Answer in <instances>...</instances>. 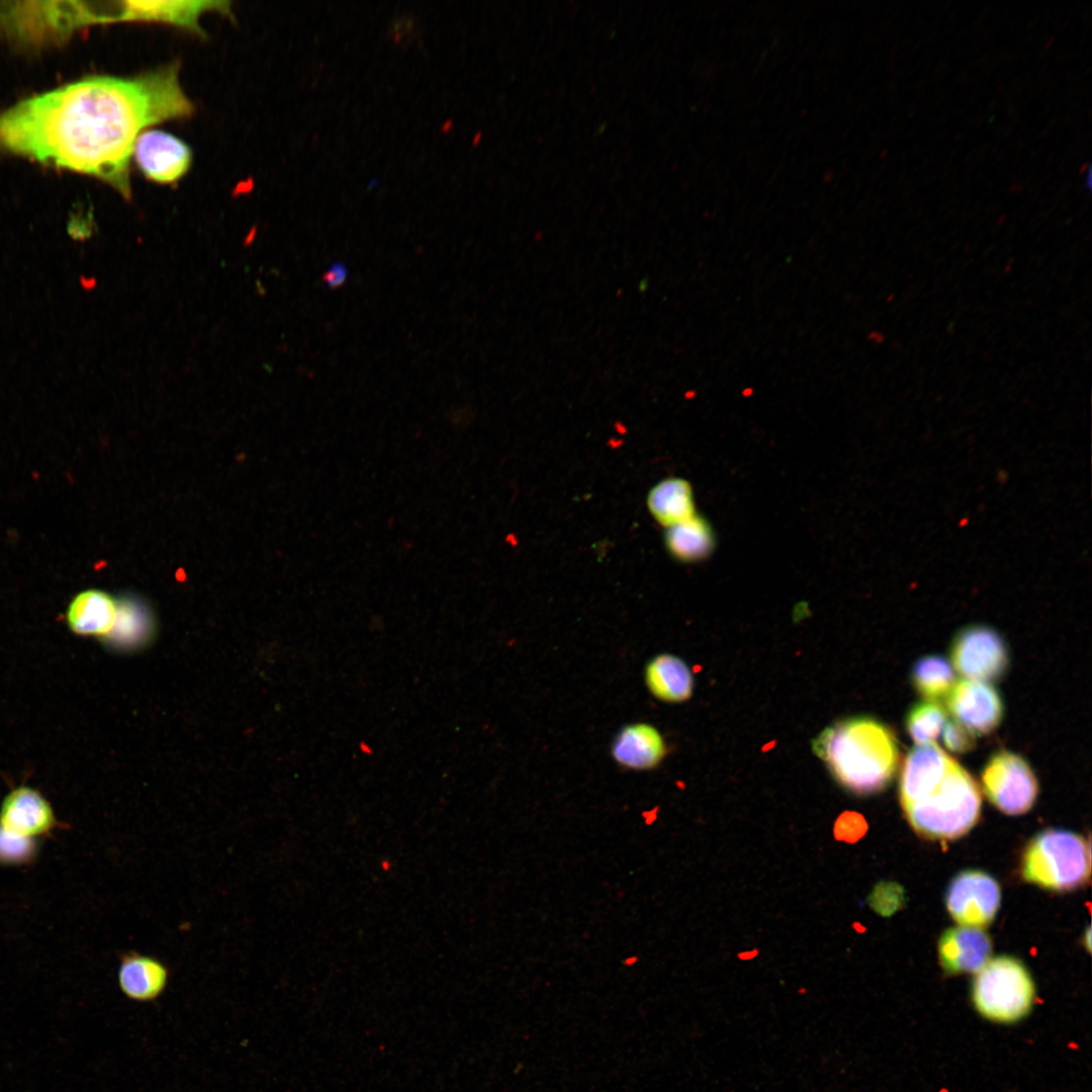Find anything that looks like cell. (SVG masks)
Segmentation results:
<instances>
[{
	"mask_svg": "<svg viewBox=\"0 0 1092 1092\" xmlns=\"http://www.w3.org/2000/svg\"><path fill=\"white\" fill-rule=\"evenodd\" d=\"M192 112L177 65L133 78L93 77L0 114V146L93 175L130 199L129 161L143 129Z\"/></svg>",
	"mask_w": 1092,
	"mask_h": 1092,
	"instance_id": "6da1fadb",
	"label": "cell"
},
{
	"mask_svg": "<svg viewBox=\"0 0 1092 1092\" xmlns=\"http://www.w3.org/2000/svg\"><path fill=\"white\" fill-rule=\"evenodd\" d=\"M834 780L856 795L885 790L900 763L894 731L868 716L846 718L826 727L812 742Z\"/></svg>",
	"mask_w": 1092,
	"mask_h": 1092,
	"instance_id": "7a4b0ae2",
	"label": "cell"
},
{
	"mask_svg": "<svg viewBox=\"0 0 1092 1092\" xmlns=\"http://www.w3.org/2000/svg\"><path fill=\"white\" fill-rule=\"evenodd\" d=\"M981 806L977 782L953 759L932 792L903 810L909 824L920 835L952 840L965 835L977 823Z\"/></svg>",
	"mask_w": 1092,
	"mask_h": 1092,
	"instance_id": "3957f363",
	"label": "cell"
},
{
	"mask_svg": "<svg viewBox=\"0 0 1092 1092\" xmlns=\"http://www.w3.org/2000/svg\"><path fill=\"white\" fill-rule=\"evenodd\" d=\"M1025 881L1052 891L1081 887L1090 876V847L1079 834L1048 829L1027 845L1021 862Z\"/></svg>",
	"mask_w": 1092,
	"mask_h": 1092,
	"instance_id": "277c9868",
	"label": "cell"
},
{
	"mask_svg": "<svg viewBox=\"0 0 1092 1092\" xmlns=\"http://www.w3.org/2000/svg\"><path fill=\"white\" fill-rule=\"evenodd\" d=\"M972 1002L985 1019L1013 1024L1024 1019L1035 1001L1034 982L1017 959L997 957L977 972L972 984Z\"/></svg>",
	"mask_w": 1092,
	"mask_h": 1092,
	"instance_id": "5b68a950",
	"label": "cell"
},
{
	"mask_svg": "<svg viewBox=\"0 0 1092 1092\" xmlns=\"http://www.w3.org/2000/svg\"><path fill=\"white\" fill-rule=\"evenodd\" d=\"M981 783L989 801L1008 815L1027 812L1038 794V783L1029 763L1005 749L989 757L981 772Z\"/></svg>",
	"mask_w": 1092,
	"mask_h": 1092,
	"instance_id": "8992f818",
	"label": "cell"
},
{
	"mask_svg": "<svg viewBox=\"0 0 1092 1092\" xmlns=\"http://www.w3.org/2000/svg\"><path fill=\"white\" fill-rule=\"evenodd\" d=\"M949 651L953 667L972 680H998L1009 665L1005 640L995 629L986 625L964 627L956 634Z\"/></svg>",
	"mask_w": 1092,
	"mask_h": 1092,
	"instance_id": "52a82bcc",
	"label": "cell"
},
{
	"mask_svg": "<svg viewBox=\"0 0 1092 1092\" xmlns=\"http://www.w3.org/2000/svg\"><path fill=\"white\" fill-rule=\"evenodd\" d=\"M945 898L947 911L959 924L981 928L993 921L1001 893L990 875L969 870L952 879Z\"/></svg>",
	"mask_w": 1092,
	"mask_h": 1092,
	"instance_id": "ba28073f",
	"label": "cell"
},
{
	"mask_svg": "<svg viewBox=\"0 0 1092 1092\" xmlns=\"http://www.w3.org/2000/svg\"><path fill=\"white\" fill-rule=\"evenodd\" d=\"M132 156L141 172L158 183H173L183 177L191 164V151L180 139L163 130L143 131Z\"/></svg>",
	"mask_w": 1092,
	"mask_h": 1092,
	"instance_id": "9c48e42d",
	"label": "cell"
},
{
	"mask_svg": "<svg viewBox=\"0 0 1092 1092\" xmlns=\"http://www.w3.org/2000/svg\"><path fill=\"white\" fill-rule=\"evenodd\" d=\"M946 698L954 719L975 735L993 732L1002 721V699L989 682L962 679L953 685Z\"/></svg>",
	"mask_w": 1092,
	"mask_h": 1092,
	"instance_id": "30bf717a",
	"label": "cell"
},
{
	"mask_svg": "<svg viewBox=\"0 0 1092 1092\" xmlns=\"http://www.w3.org/2000/svg\"><path fill=\"white\" fill-rule=\"evenodd\" d=\"M57 825L52 806L33 788L13 789L0 806V827L9 833L35 839L49 834Z\"/></svg>",
	"mask_w": 1092,
	"mask_h": 1092,
	"instance_id": "8fae6325",
	"label": "cell"
},
{
	"mask_svg": "<svg viewBox=\"0 0 1092 1092\" xmlns=\"http://www.w3.org/2000/svg\"><path fill=\"white\" fill-rule=\"evenodd\" d=\"M953 758L934 743L917 744L907 753L900 772L902 808L929 795L941 782Z\"/></svg>",
	"mask_w": 1092,
	"mask_h": 1092,
	"instance_id": "7c38bea8",
	"label": "cell"
},
{
	"mask_svg": "<svg viewBox=\"0 0 1092 1092\" xmlns=\"http://www.w3.org/2000/svg\"><path fill=\"white\" fill-rule=\"evenodd\" d=\"M116 602L114 625L101 641L107 648L118 652H133L149 646L157 631L152 608L144 599L132 594L122 595L116 598Z\"/></svg>",
	"mask_w": 1092,
	"mask_h": 1092,
	"instance_id": "4fadbf2b",
	"label": "cell"
},
{
	"mask_svg": "<svg viewBox=\"0 0 1092 1092\" xmlns=\"http://www.w3.org/2000/svg\"><path fill=\"white\" fill-rule=\"evenodd\" d=\"M991 951L990 936L976 927H951L938 941L939 963L951 975L979 972L989 961Z\"/></svg>",
	"mask_w": 1092,
	"mask_h": 1092,
	"instance_id": "5bb4252c",
	"label": "cell"
},
{
	"mask_svg": "<svg viewBox=\"0 0 1092 1092\" xmlns=\"http://www.w3.org/2000/svg\"><path fill=\"white\" fill-rule=\"evenodd\" d=\"M614 760L624 768L648 770L656 767L666 754L660 732L651 724L635 722L624 726L611 746Z\"/></svg>",
	"mask_w": 1092,
	"mask_h": 1092,
	"instance_id": "9a60e30c",
	"label": "cell"
},
{
	"mask_svg": "<svg viewBox=\"0 0 1092 1092\" xmlns=\"http://www.w3.org/2000/svg\"><path fill=\"white\" fill-rule=\"evenodd\" d=\"M168 982L169 970L158 959L136 951L120 958L117 984L127 999L140 1003L155 1001L164 993Z\"/></svg>",
	"mask_w": 1092,
	"mask_h": 1092,
	"instance_id": "2e32d148",
	"label": "cell"
},
{
	"mask_svg": "<svg viewBox=\"0 0 1092 1092\" xmlns=\"http://www.w3.org/2000/svg\"><path fill=\"white\" fill-rule=\"evenodd\" d=\"M116 612L117 602L111 595L100 589H86L70 602L66 623L76 635L102 640L111 631Z\"/></svg>",
	"mask_w": 1092,
	"mask_h": 1092,
	"instance_id": "e0dca14e",
	"label": "cell"
},
{
	"mask_svg": "<svg viewBox=\"0 0 1092 1092\" xmlns=\"http://www.w3.org/2000/svg\"><path fill=\"white\" fill-rule=\"evenodd\" d=\"M644 681L650 694L665 703L686 702L694 690L692 670L681 658L669 653L658 654L648 661Z\"/></svg>",
	"mask_w": 1092,
	"mask_h": 1092,
	"instance_id": "ac0fdd59",
	"label": "cell"
},
{
	"mask_svg": "<svg viewBox=\"0 0 1092 1092\" xmlns=\"http://www.w3.org/2000/svg\"><path fill=\"white\" fill-rule=\"evenodd\" d=\"M663 541L670 557L681 563L704 561L713 554L717 544L712 524L699 514L666 528Z\"/></svg>",
	"mask_w": 1092,
	"mask_h": 1092,
	"instance_id": "d6986e66",
	"label": "cell"
},
{
	"mask_svg": "<svg viewBox=\"0 0 1092 1092\" xmlns=\"http://www.w3.org/2000/svg\"><path fill=\"white\" fill-rule=\"evenodd\" d=\"M646 504L653 519L665 529L698 514L692 484L677 476L666 477L654 484L648 491Z\"/></svg>",
	"mask_w": 1092,
	"mask_h": 1092,
	"instance_id": "ffe728a7",
	"label": "cell"
},
{
	"mask_svg": "<svg viewBox=\"0 0 1092 1092\" xmlns=\"http://www.w3.org/2000/svg\"><path fill=\"white\" fill-rule=\"evenodd\" d=\"M911 680L915 691L925 701L936 702L947 697L956 684L954 670L940 655L920 657L912 666Z\"/></svg>",
	"mask_w": 1092,
	"mask_h": 1092,
	"instance_id": "44dd1931",
	"label": "cell"
},
{
	"mask_svg": "<svg viewBox=\"0 0 1092 1092\" xmlns=\"http://www.w3.org/2000/svg\"><path fill=\"white\" fill-rule=\"evenodd\" d=\"M945 720L946 712L941 705L933 701H923L908 710L905 727L916 744H928L937 738Z\"/></svg>",
	"mask_w": 1092,
	"mask_h": 1092,
	"instance_id": "7402d4cb",
	"label": "cell"
},
{
	"mask_svg": "<svg viewBox=\"0 0 1092 1092\" xmlns=\"http://www.w3.org/2000/svg\"><path fill=\"white\" fill-rule=\"evenodd\" d=\"M35 852L34 839L9 833L0 827V863H26L34 857Z\"/></svg>",
	"mask_w": 1092,
	"mask_h": 1092,
	"instance_id": "603a6c76",
	"label": "cell"
},
{
	"mask_svg": "<svg viewBox=\"0 0 1092 1092\" xmlns=\"http://www.w3.org/2000/svg\"><path fill=\"white\" fill-rule=\"evenodd\" d=\"M942 740L949 751L959 754L973 750L976 745L975 734L956 719L944 723Z\"/></svg>",
	"mask_w": 1092,
	"mask_h": 1092,
	"instance_id": "cb8c5ba5",
	"label": "cell"
},
{
	"mask_svg": "<svg viewBox=\"0 0 1092 1092\" xmlns=\"http://www.w3.org/2000/svg\"><path fill=\"white\" fill-rule=\"evenodd\" d=\"M867 831L864 818L855 812H844L836 821L834 833L836 838L854 842Z\"/></svg>",
	"mask_w": 1092,
	"mask_h": 1092,
	"instance_id": "d4e9b609",
	"label": "cell"
},
{
	"mask_svg": "<svg viewBox=\"0 0 1092 1092\" xmlns=\"http://www.w3.org/2000/svg\"><path fill=\"white\" fill-rule=\"evenodd\" d=\"M348 270L342 263H334L324 274L323 280L330 289L340 288L347 280Z\"/></svg>",
	"mask_w": 1092,
	"mask_h": 1092,
	"instance_id": "484cf974",
	"label": "cell"
}]
</instances>
